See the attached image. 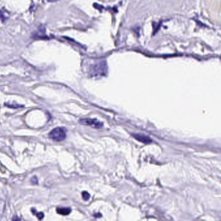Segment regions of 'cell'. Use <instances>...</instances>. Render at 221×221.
Wrapping results in <instances>:
<instances>
[{
  "label": "cell",
  "instance_id": "6da1fadb",
  "mask_svg": "<svg viewBox=\"0 0 221 221\" xmlns=\"http://www.w3.org/2000/svg\"><path fill=\"white\" fill-rule=\"evenodd\" d=\"M66 129L64 127H56L49 134V137L55 141H61L66 137Z\"/></svg>",
  "mask_w": 221,
  "mask_h": 221
},
{
  "label": "cell",
  "instance_id": "9c48e42d",
  "mask_svg": "<svg viewBox=\"0 0 221 221\" xmlns=\"http://www.w3.org/2000/svg\"><path fill=\"white\" fill-rule=\"evenodd\" d=\"M94 216L95 217H101L102 215H101V213H97V214H94Z\"/></svg>",
  "mask_w": 221,
  "mask_h": 221
},
{
  "label": "cell",
  "instance_id": "ba28073f",
  "mask_svg": "<svg viewBox=\"0 0 221 221\" xmlns=\"http://www.w3.org/2000/svg\"><path fill=\"white\" fill-rule=\"evenodd\" d=\"M12 221H21V220H20V219L18 217L17 215H14L12 218Z\"/></svg>",
  "mask_w": 221,
  "mask_h": 221
},
{
  "label": "cell",
  "instance_id": "3957f363",
  "mask_svg": "<svg viewBox=\"0 0 221 221\" xmlns=\"http://www.w3.org/2000/svg\"><path fill=\"white\" fill-rule=\"evenodd\" d=\"M132 136L138 141L143 143L150 144L152 142V140L149 137H148L144 134H132Z\"/></svg>",
  "mask_w": 221,
  "mask_h": 221
},
{
  "label": "cell",
  "instance_id": "7a4b0ae2",
  "mask_svg": "<svg viewBox=\"0 0 221 221\" xmlns=\"http://www.w3.org/2000/svg\"><path fill=\"white\" fill-rule=\"evenodd\" d=\"M80 123L84 125L90 126L95 128H101L103 125L102 123L100 122L96 119H90V118H85V119H81L79 121Z\"/></svg>",
  "mask_w": 221,
  "mask_h": 221
},
{
  "label": "cell",
  "instance_id": "5b68a950",
  "mask_svg": "<svg viewBox=\"0 0 221 221\" xmlns=\"http://www.w3.org/2000/svg\"><path fill=\"white\" fill-rule=\"evenodd\" d=\"M31 212H33V214H34L36 216H37L40 220H42L44 217V213L43 212H37L35 211V209H34V208L31 209Z\"/></svg>",
  "mask_w": 221,
  "mask_h": 221
},
{
  "label": "cell",
  "instance_id": "52a82bcc",
  "mask_svg": "<svg viewBox=\"0 0 221 221\" xmlns=\"http://www.w3.org/2000/svg\"><path fill=\"white\" fill-rule=\"evenodd\" d=\"M30 182H31L33 184H34V185H36V184H38V179H37V177H36V176H33L31 179H30Z\"/></svg>",
  "mask_w": 221,
  "mask_h": 221
},
{
  "label": "cell",
  "instance_id": "277c9868",
  "mask_svg": "<svg viewBox=\"0 0 221 221\" xmlns=\"http://www.w3.org/2000/svg\"><path fill=\"white\" fill-rule=\"evenodd\" d=\"M71 212V209L70 208H56V212L59 214L62 215H68Z\"/></svg>",
  "mask_w": 221,
  "mask_h": 221
},
{
  "label": "cell",
  "instance_id": "8992f818",
  "mask_svg": "<svg viewBox=\"0 0 221 221\" xmlns=\"http://www.w3.org/2000/svg\"><path fill=\"white\" fill-rule=\"evenodd\" d=\"M82 197H83V198L84 200L87 201V200H88L90 199V194L87 191H83V193H82Z\"/></svg>",
  "mask_w": 221,
  "mask_h": 221
}]
</instances>
